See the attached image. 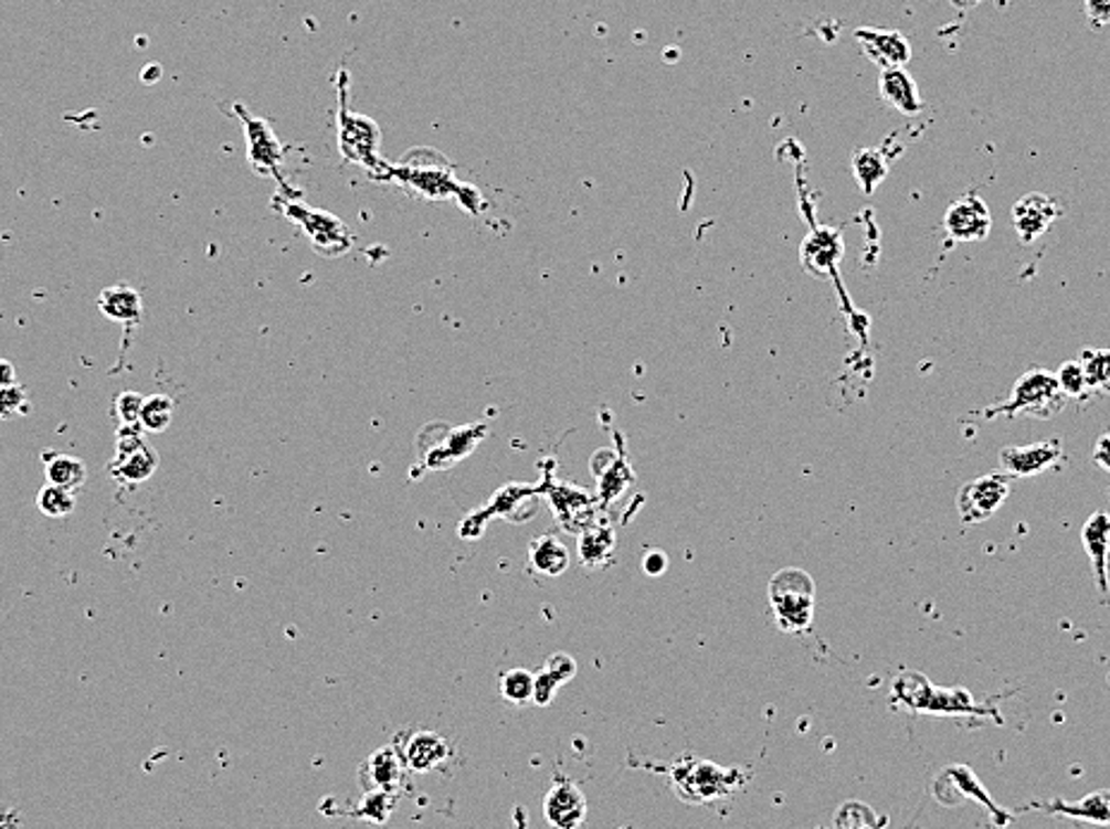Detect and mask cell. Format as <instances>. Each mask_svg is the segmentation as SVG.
<instances>
[{
	"label": "cell",
	"mask_w": 1110,
	"mask_h": 829,
	"mask_svg": "<svg viewBox=\"0 0 1110 829\" xmlns=\"http://www.w3.org/2000/svg\"><path fill=\"white\" fill-rule=\"evenodd\" d=\"M586 798L582 789L570 779H558L543 798V818L551 827L574 829L586 820Z\"/></svg>",
	"instance_id": "2e32d148"
},
{
	"label": "cell",
	"mask_w": 1110,
	"mask_h": 829,
	"mask_svg": "<svg viewBox=\"0 0 1110 829\" xmlns=\"http://www.w3.org/2000/svg\"><path fill=\"white\" fill-rule=\"evenodd\" d=\"M933 796L939 798L941 794L945 791H953V796H948L945 798V806H955L958 801H964V798H972V801H979L982 806L989 808L991 812V820L993 825H1011L1015 820L1013 812H1007L1005 808H1001L993 798L989 796V791L984 789V784L979 782V777L972 773L970 767H964V765H950L945 767L943 773L935 777L933 782Z\"/></svg>",
	"instance_id": "8fae6325"
},
{
	"label": "cell",
	"mask_w": 1110,
	"mask_h": 829,
	"mask_svg": "<svg viewBox=\"0 0 1110 829\" xmlns=\"http://www.w3.org/2000/svg\"><path fill=\"white\" fill-rule=\"evenodd\" d=\"M539 496H541V490L535 488L531 483H508V486H503L496 496L491 498V502H488L486 509H482V512H474L469 517L474 519H479L482 521V529L486 527V519L491 517V514H498L503 519H508L512 523H522L527 519H531L537 514V502H539Z\"/></svg>",
	"instance_id": "e0dca14e"
},
{
	"label": "cell",
	"mask_w": 1110,
	"mask_h": 829,
	"mask_svg": "<svg viewBox=\"0 0 1110 829\" xmlns=\"http://www.w3.org/2000/svg\"><path fill=\"white\" fill-rule=\"evenodd\" d=\"M0 825H3V820H0Z\"/></svg>",
	"instance_id": "bcb514c9"
},
{
	"label": "cell",
	"mask_w": 1110,
	"mask_h": 829,
	"mask_svg": "<svg viewBox=\"0 0 1110 829\" xmlns=\"http://www.w3.org/2000/svg\"><path fill=\"white\" fill-rule=\"evenodd\" d=\"M1013 490V476L1011 474H986L979 476L974 481L964 483L960 496H958V514L960 521L974 527V523H982L991 519L1003 507Z\"/></svg>",
	"instance_id": "9c48e42d"
},
{
	"label": "cell",
	"mask_w": 1110,
	"mask_h": 829,
	"mask_svg": "<svg viewBox=\"0 0 1110 829\" xmlns=\"http://www.w3.org/2000/svg\"><path fill=\"white\" fill-rule=\"evenodd\" d=\"M991 211L979 194H964L950 203L943 227L953 242H982L991 232Z\"/></svg>",
	"instance_id": "4fadbf2b"
},
{
	"label": "cell",
	"mask_w": 1110,
	"mask_h": 829,
	"mask_svg": "<svg viewBox=\"0 0 1110 829\" xmlns=\"http://www.w3.org/2000/svg\"><path fill=\"white\" fill-rule=\"evenodd\" d=\"M400 755H402V761H405V767L410 769V773L426 775V773H434V769L443 767L445 761H448L453 755V751H451V744L445 736H441L436 732H416L408 738L405 748H400Z\"/></svg>",
	"instance_id": "7402d4cb"
},
{
	"label": "cell",
	"mask_w": 1110,
	"mask_h": 829,
	"mask_svg": "<svg viewBox=\"0 0 1110 829\" xmlns=\"http://www.w3.org/2000/svg\"><path fill=\"white\" fill-rule=\"evenodd\" d=\"M96 307H98L101 313H104L108 318V321L127 326V328L139 326L141 323V316H144L141 295L137 293L135 287H129V285L106 287L104 293L98 295Z\"/></svg>",
	"instance_id": "d4e9b609"
},
{
	"label": "cell",
	"mask_w": 1110,
	"mask_h": 829,
	"mask_svg": "<svg viewBox=\"0 0 1110 829\" xmlns=\"http://www.w3.org/2000/svg\"><path fill=\"white\" fill-rule=\"evenodd\" d=\"M1087 22L1093 29H1103L1110 24V0H1085Z\"/></svg>",
	"instance_id": "ab89813d"
},
{
	"label": "cell",
	"mask_w": 1110,
	"mask_h": 829,
	"mask_svg": "<svg viewBox=\"0 0 1110 829\" xmlns=\"http://www.w3.org/2000/svg\"><path fill=\"white\" fill-rule=\"evenodd\" d=\"M892 701L912 712H927V715L941 718H991L1001 720L996 705L976 703L974 695L968 689H945L935 687L921 672H902L892 681Z\"/></svg>",
	"instance_id": "6da1fadb"
},
{
	"label": "cell",
	"mask_w": 1110,
	"mask_h": 829,
	"mask_svg": "<svg viewBox=\"0 0 1110 829\" xmlns=\"http://www.w3.org/2000/svg\"><path fill=\"white\" fill-rule=\"evenodd\" d=\"M276 206L287 221L305 232L314 246V252L319 256L338 258L352 249L355 244L352 232L338 215L307 206V203H302L297 196H285V194L276 196Z\"/></svg>",
	"instance_id": "277c9868"
},
{
	"label": "cell",
	"mask_w": 1110,
	"mask_h": 829,
	"mask_svg": "<svg viewBox=\"0 0 1110 829\" xmlns=\"http://www.w3.org/2000/svg\"><path fill=\"white\" fill-rule=\"evenodd\" d=\"M43 471H46L49 483L63 486L72 492H77L86 483V464L75 455L46 453L43 455Z\"/></svg>",
	"instance_id": "f546056e"
},
{
	"label": "cell",
	"mask_w": 1110,
	"mask_h": 829,
	"mask_svg": "<svg viewBox=\"0 0 1110 829\" xmlns=\"http://www.w3.org/2000/svg\"><path fill=\"white\" fill-rule=\"evenodd\" d=\"M1065 402H1068V395L1060 390L1058 378L1054 373H1048L1046 369H1029L1015 381L1011 397L1003 404L989 406L984 412V418L993 416L1050 418L1063 412Z\"/></svg>",
	"instance_id": "3957f363"
},
{
	"label": "cell",
	"mask_w": 1110,
	"mask_h": 829,
	"mask_svg": "<svg viewBox=\"0 0 1110 829\" xmlns=\"http://www.w3.org/2000/svg\"><path fill=\"white\" fill-rule=\"evenodd\" d=\"M438 438L431 440L426 433L420 435V457L429 469H451L453 464L463 461L467 455L474 453L484 438H486V426L472 424L463 428H451V426H434Z\"/></svg>",
	"instance_id": "30bf717a"
},
{
	"label": "cell",
	"mask_w": 1110,
	"mask_h": 829,
	"mask_svg": "<svg viewBox=\"0 0 1110 829\" xmlns=\"http://www.w3.org/2000/svg\"><path fill=\"white\" fill-rule=\"evenodd\" d=\"M1046 812H1054V816L1072 818L1079 822H1093V825H1110V791L1099 789L1089 796H1085L1082 801L1068 804L1063 798L1042 806Z\"/></svg>",
	"instance_id": "4316f807"
},
{
	"label": "cell",
	"mask_w": 1110,
	"mask_h": 829,
	"mask_svg": "<svg viewBox=\"0 0 1110 829\" xmlns=\"http://www.w3.org/2000/svg\"><path fill=\"white\" fill-rule=\"evenodd\" d=\"M769 603L778 629L785 634L810 631L816 609L814 578L800 566L781 570L769 581Z\"/></svg>",
	"instance_id": "7a4b0ae2"
},
{
	"label": "cell",
	"mask_w": 1110,
	"mask_h": 829,
	"mask_svg": "<svg viewBox=\"0 0 1110 829\" xmlns=\"http://www.w3.org/2000/svg\"><path fill=\"white\" fill-rule=\"evenodd\" d=\"M529 570L546 578H558L570 570V550L558 535L543 533L529 543Z\"/></svg>",
	"instance_id": "484cf974"
},
{
	"label": "cell",
	"mask_w": 1110,
	"mask_h": 829,
	"mask_svg": "<svg viewBox=\"0 0 1110 829\" xmlns=\"http://www.w3.org/2000/svg\"><path fill=\"white\" fill-rule=\"evenodd\" d=\"M500 693L512 705L535 703V672L529 669H508L500 674Z\"/></svg>",
	"instance_id": "1f68e13d"
},
{
	"label": "cell",
	"mask_w": 1110,
	"mask_h": 829,
	"mask_svg": "<svg viewBox=\"0 0 1110 829\" xmlns=\"http://www.w3.org/2000/svg\"><path fill=\"white\" fill-rule=\"evenodd\" d=\"M139 428H141L139 424L120 426L118 447H115V459L110 464L113 474L118 476V481L127 486L144 483L158 469V455L144 443Z\"/></svg>",
	"instance_id": "7c38bea8"
},
{
	"label": "cell",
	"mask_w": 1110,
	"mask_h": 829,
	"mask_svg": "<svg viewBox=\"0 0 1110 829\" xmlns=\"http://www.w3.org/2000/svg\"><path fill=\"white\" fill-rule=\"evenodd\" d=\"M577 662L568 656V652H553L549 660L543 662V667L535 674V703L537 705H549L560 687L574 677Z\"/></svg>",
	"instance_id": "83f0119b"
},
{
	"label": "cell",
	"mask_w": 1110,
	"mask_h": 829,
	"mask_svg": "<svg viewBox=\"0 0 1110 829\" xmlns=\"http://www.w3.org/2000/svg\"><path fill=\"white\" fill-rule=\"evenodd\" d=\"M77 492H72L63 486H43L36 496V507L43 517L49 519H63L67 514L75 512L77 507Z\"/></svg>",
	"instance_id": "d6a6232c"
},
{
	"label": "cell",
	"mask_w": 1110,
	"mask_h": 829,
	"mask_svg": "<svg viewBox=\"0 0 1110 829\" xmlns=\"http://www.w3.org/2000/svg\"><path fill=\"white\" fill-rule=\"evenodd\" d=\"M675 794L687 804H709L732 794L744 782L740 769L718 767L709 761H683L673 767Z\"/></svg>",
	"instance_id": "52a82bcc"
},
{
	"label": "cell",
	"mask_w": 1110,
	"mask_h": 829,
	"mask_svg": "<svg viewBox=\"0 0 1110 829\" xmlns=\"http://www.w3.org/2000/svg\"><path fill=\"white\" fill-rule=\"evenodd\" d=\"M615 550V533L609 523H594L580 531V557L584 566H603L609 564Z\"/></svg>",
	"instance_id": "f1b7e54d"
},
{
	"label": "cell",
	"mask_w": 1110,
	"mask_h": 829,
	"mask_svg": "<svg viewBox=\"0 0 1110 829\" xmlns=\"http://www.w3.org/2000/svg\"><path fill=\"white\" fill-rule=\"evenodd\" d=\"M800 254H802V268L806 273H812L818 280L833 278L835 266H838V261L843 258V240L835 230L821 227L804 240Z\"/></svg>",
	"instance_id": "44dd1931"
},
{
	"label": "cell",
	"mask_w": 1110,
	"mask_h": 829,
	"mask_svg": "<svg viewBox=\"0 0 1110 829\" xmlns=\"http://www.w3.org/2000/svg\"><path fill=\"white\" fill-rule=\"evenodd\" d=\"M1091 459H1093V464H1099V467L1103 471L1110 474V431H1106L1101 435V438L1097 440V447H1093Z\"/></svg>",
	"instance_id": "60d3db41"
},
{
	"label": "cell",
	"mask_w": 1110,
	"mask_h": 829,
	"mask_svg": "<svg viewBox=\"0 0 1110 829\" xmlns=\"http://www.w3.org/2000/svg\"><path fill=\"white\" fill-rule=\"evenodd\" d=\"M172 414H176V402H172V397L168 395L144 397L139 426L147 433H163L170 426Z\"/></svg>",
	"instance_id": "836d02e7"
},
{
	"label": "cell",
	"mask_w": 1110,
	"mask_h": 829,
	"mask_svg": "<svg viewBox=\"0 0 1110 829\" xmlns=\"http://www.w3.org/2000/svg\"><path fill=\"white\" fill-rule=\"evenodd\" d=\"M235 115L240 118L244 141H247L250 168L256 174H262V178L276 180L281 187V194L287 192V196H295V194H290V187H287L285 174H283L285 147H283V141L278 139V135L273 132L271 123L254 115L247 106L242 104V100H237L235 104Z\"/></svg>",
	"instance_id": "8992f818"
},
{
	"label": "cell",
	"mask_w": 1110,
	"mask_h": 829,
	"mask_svg": "<svg viewBox=\"0 0 1110 829\" xmlns=\"http://www.w3.org/2000/svg\"><path fill=\"white\" fill-rule=\"evenodd\" d=\"M1079 363L1087 373L1089 387L1110 395V349H1085L1079 354Z\"/></svg>",
	"instance_id": "e575fe53"
},
{
	"label": "cell",
	"mask_w": 1110,
	"mask_h": 829,
	"mask_svg": "<svg viewBox=\"0 0 1110 829\" xmlns=\"http://www.w3.org/2000/svg\"><path fill=\"white\" fill-rule=\"evenodd\" d=\"M18 383V369L8 359H0V387H8Z\"/></svg>",
	"instance_id": "7bdbcfd3"
},
{
	"label": "cell",
	"mask_w": 1110,
	"mask_h": 829,
	"mask_svg": "<svg viewBox=\"0 0 1110 829\" xmlns=\"http://www.w3.org/2000/svg\"><path fill=\"white\" fill-rule=\"evenodd\" d=\"M642 566H644V572H646V574H652V576H658V574H663V572H666V566H668V557H666V555H663V552H660V550H652V552H646V555H644V562H642Z\"/></svg>",
	"instance_id": "b9f144b4"
},
{
	"label": "cell",
	"mask_w": 1110,
	"mask_h": 829,
	"mask_svg": "<svg viewBox=\"0 0 1110 829\" xmlns=\"http://www.w3.org/2000/svg\"><path fill=\"white\" fill-rule=\"evenodd\" d=\"M1065 457L1060 440H1042L1034 445H1007L1001 449V467L1015 478L1039 476Z\"/></svg>",
	"instance_id": "5bb4252c"
},
{
	"label": "cell",
	"mask_w": 1110,
	"mask_h": 829,
	"mask_svg": "<svg viewBox=\"0 0 1110 829\" xmlns=\"http://www.w3.org/2000/svg\"><path fill=\"white\" fill-rule=\"evenodd\" d=\"M29 414V400L22 385L0 387V421H10Z\"/></svg>",
	"instance_id": "74e56055"
},
{
	"label": "cell",
	"mask_w": 1110,
	"mask_h": 829,
	"mask_svg": "<svg viewBox=\"0 0 1110 829\" xmlns=\"http://www.w3.org/2000/svg\"><path fill=\"white\" fill-rule=\"evenodd\" d=\"M950 3L958 6V8H964V10H968V8L976 6V3H982V0H950Z\"/></svg>",
	"instance_id": "ee69618b"
},
{
	"label": "cell",
	"mask_w": 1110,
	"mask_h": 829,
	"mask_svg": "<svg viewBox=\"0 0 1110 829\" xmlns=\"http://www.w3.org/2000/svg\"><path fill=\"white\" fill-rule=\"evenodd\" d=\"M405 761L398 746H383L373 751L367 763L359 769V787L362 791H400L405 777Z\"/></svg>",
	"instance_id": "d6986e66"
},
{
	"label": "cell",
	"mask_w": 1110,
	"mask_h": 829,
	"mask_svg": "<svg viewBox=\"0 0 1110 829\" xmlns=\"http://www.w3.org/2000/svg\"><path fill=\"white\" fill-rule=\"evenodd\" d=\"M144 397L135 390H123L118 397H115V414L120 418V426H135L139 424Z\"/></svg>",
	"instance_id": "f35d334b"
},
{
	"label": "cell",
	"mask_w": 1110,
	"mask_h": 829,
	"mask_svg": "<svg viewBox=\"0 0 1110 829\" xmlns=\"http://www.w3.org/2000/svg\"><path fill=\"white\" fill-rule=\"evenodd\" d=\"M398 801V791H362V801L355 808V818L369 822H385Z\"/></svg>",
	"instance_id": "d590c367"
},
{
	"label": "cell",
	"mask_w": 1110,
	"mask_h": 829,
	"mask_svg": "<svg viewBox=\"0 0 1110 829\" xmlns=\"http://www.w3.org/2000/svg\"><path fill=\"white\" fill-rule=\"evenodd\" d=\"M338 149L345 158V163L364 168L373 180H383L388 168L379 153L381 149V129L371 118L352 113L348 108V98L340 89V108H338Z\"/></svg>",
	"instance_id": "5b68a950"
},
{
	"label": "cell",
	"mask_w": 1110,
	"mask_h": 829,
	"mask_svg": "<svg viewBox=\"0 0 1110 829\" xmlns=\"http://www.w3.org/2000/svg\"><path fill=\"white\" fill-rule=\"evenodd\" d=\"M878 94H881V98L892 110H898L902 115H919L924 110V100H921L919 86L905 67L881 70V77H878Z\"/></svg>",
	"instance_id": "603a6c76"
},
{
	"label": "cell",
	"mask_w": 1110,
	"mask_h": 829,
	"mask_svg": "<svg viewBox=\"0 0 1110 829\" xmlns=\"http://www.w3.org/2000/svg\"><path fill=\"white\" fill-rule=\"evenodd\" d=\"M385 182H398L402 187H408L410 192L420 194L424 199L438 201L448 196H459V201L469 209V201L465 199V189L455 180V174L448 166H443V158H438L436 163H420L408 158L402 166H391L385 174Z\"/></svg>",
	"instance_id": "ba28073f"
},
{
	"label": "cell",
	"mask_w": 1110,
	"mask_h": 829,
	"mask_svg": "<svg viewBox=\"0 0 1110 829\" xmlns=\"http://www.w3.org/2000/svg\"><path fill=\"white\" fill-rule=\"evenodd\" d=\"M1056 378H1058L1060 390L1065 392V395H1068V400L1070 397H1075V400L1087 397L1089 392H1091L1089 381H1087V373L1082 369V363H1079V359L1063 363L1060 371L1056 373Z\"/></svg>",
	"instance_id": "8d00e7d4"
},
{
	"label": "cell",
	"mask_w": 1110,
	"mask_h": 829,
	"mask_svg": "<svg viewBox=\"0 0 1110 829\" xmlns=\"http://www.w3.org/2000/svg\"><path fill=\"white\" fill-rule=\"evenodd\" d=\"M1082 545L1091 560L1097 584L1103 595H1108V548H1110V517L1106 512L1091 514L1082 529Z\"/></svg>",
	"instance_id": "cb8c5ba5"
},
{
	"label": "cell",
	"mask_w": 1110,
	"mask_h": 829,
	"mask_svg": "<svg viewBox=\"0 0 1110 829\" xmlns=\"http://www.w3.org/2000/svg\"><path fill=\"white\" fill-rule=\"evenodd\" d=\"M855 39L861 43V53L867 55L878 70L905 67L912 61V46L905 34L892 32V29H871L861 26L855 32Z\"/></svg>",
	"instance_id": "9a60e30c"
},
{
	"label": "cell",
	"mask_w": 1110,
	"mask_h": 829,
	"mask_svg": "<svg viewBox=\"0 0 1110 829\" xmlns=\"http://www.w3.org/2000/svg\"><path fill=\"white\" fill-rule=\"evenodd\" d=\"M1058 203L1046 194H1025L1013 209V225L1025 244L1039 240L1044 232L1056 223Z\"/></svg>",
	"instance_id": "ffe728a7"
},
{
	"label": "cell",
	"mask_w": 1110,
	"mask_h": 829,
	"mask_svg": "<svg viewBox=\"0 0 1110 829\" xmlns=\"http://www.w3.org/2000/svg\"><path fill=\"white\" fill-rule=\"evenodd\" d=\"M1108 574H1110V548H1108Z\"/></svg>",
	"instance_id": "f6af8a7d"
},
{
	"label": "cell",
	"mask_w": 1110,
	"mask_h": 829,
	"mask_svg": "<svg viewBox=\"0 0 1110 829\" xmlns=\"http://www.w3.org/2000/svg\"><path fill=\"white\" fill-rule=\"evenodd\" d=\"M890 161L881 149H861L853 156V172L864 194H874L876 187L886 180Z\"/></svg>",
	"instance_id": "4dcf8cb0"
},
{
	"label": "cell",
	"mask_w": 1110,
	"mask_h": 829,
	"mask_svg": "<svg viewBox=\"0 0 1110 829\" xmlns=\"http://www.w3.org/2000/svg\"><path fill=\"white\" fill-rule=\"evenodd\" d=\"M549 488L541 490L543 498H549L553 514L568 531L580 533L591 523L594 517V498L586 490L574 488L570 483H546Z\"/></svg>",
	"instance_id": "ac0fdd59"
}]
</instances>
